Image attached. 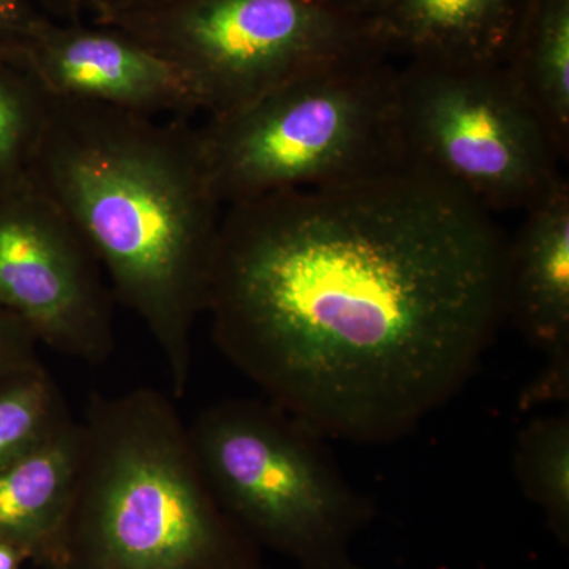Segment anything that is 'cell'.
Segmentation results:
<instances>
[{
  "label": "cell",
  "mask_w": 569,
  "mask_h": 569,
  "mask_svg": "<svg viewBox=\"0 0 569 569\" xmlns=\"http://www.w3.org/2000/svg\"><path fill=\"white\" fill-rule=\"evenodd\" d=\"M496 216L418 168L227 206L206 313L266 400L381 443L448 403L507 318Z\"/></svg>",
  "instance_id": "cell-1"
},
{
  "label": "cell",
  "mask_w": 569,
  "mask_h": 569,
  "mask_svg": "<svg viewBox=\"0 0 569 569\" xmlns=\"http://www.w3.org/2000/svg\"><path fill=\"white\" fill-rule=\"evenodd\" d=\"M32 176L148 329L181 400L224 211L197 127L50 97Z\"/></svg>",
  "instance_id": "cell-2"
},
{
  "label": "cell",
  "mask_w": 569,
  "mask_h": 569,
  "mask_svg": "<svg viewBox=\"0 0 569 569\" xmlns=\"http://www.w3.org/2000/svg\"><path fill=\"white\" fill-rule=\"evenodd\" d=\"M77 486L51 569H264L213 497L173 396L93 395Z\"/></svg>",
  "instance_id": "cell-3"
},
{
  "label": "cell",
  "mask_w": 569,
  "mask_h": 569,
  "mask_svg": "<svg viewBox=\"0 0 569 569\" xmlns=\"http://www.w3.org/2000/svg\"><path fill=\"white\" fill-rule=\"evenodd\" d=\"M223 208L403 167L397 67L370 58L307 74L197 127Z\"/></svg>",
  "instance_id": "cell-4"
},
{
  "label": "cell",
  "mask_w": 569,
  "mask_h": 569,
  "mask_svg": "<svg viewBox=\"0 0 569 569\" xmlns=\"http://www.w3.org/2000/svg\"><path fill=\"white\" fill-rule=\"evenodd\" d=\"M201 473L260 549L299 569H366L359 535L376 509L316 429L269 400L224 399L187 425Z\"/></svg>",
  "instance_id": "cell-5"
},
{
  "label": "cell",
  "mask_w": 569,
  "mask_h": 569,
  "mask_svg": "<svg viewBox=\"0 0 569 569\" xmlns=\"http://www.w3.org/2000/svg\"><path fill=\"white\" fill-rule=\"evenodd\" d=\"M107 26L181 70L208 118L307 74L388 58L372 22L316 0H149Z\"/></svg>",
  "instance_id": "cell-6"
},
{
  "label": "cell",
  "mask_w": 569,
  "mask_h": 569,
  "mask_svg": "<svg viewBox=\"0 0 569 569\" xmlns=\"http://www.w3.org/2000/svg\"><path fill=\"white\" fill-rule=\"evenodd\" d=\"M397 118L406 164L492 216L526 211L563 179L556 146L503 67L406 62Z\"/></svg>",
  "instance_id": "cell-7"
},
{
  "label": "cell",
  "mask_w": 569,
  "mask_h": 569,
  "mask_svg": "<svg viewBox=\"0 0 569 569\" xmlns=\"http://www.w3.org/2000/svg\"><path fill=\"white\" fill-rule=\"evenodd\" d=\"M103 269L33 176L0 190V309L67 358L103 365L116 348Z\"/></svg>",
  "instance_id": "cell-8"
},
{
  "label": "cell",
  "mask_w": 569,
  "mask_h": 569,
  "mask_svg": "<svg viewBox=\"0 0 569 569\" xmlns=\"http://www.w3.org/2000/svg\"><path fill=\"white\" fill-rule=\"evenodd\" d=\"M0 59L28 74L51 99L149 118L186 119L201 112L182 71L114 26L47 17Z\"/></svg>",
  "instance_id": "cell-9"
},
{
  "label": "cell",
  "mask_w": 569,
  "mask_h": 569,
  "mask_svg": "<svg viewBox=\"0 0 569 569\" xmlns=\"http://www.w3.org/2000/svg\"><path fill=\"white\" fill-rule=\"evenodd\" d=\"M507 318L546 358L523 403L569 392V186L567 179L526 209L508 249Z\"/></svg>",
  "instance_id": "cell-10"
},
{
  "label": "cell",
  "mask_w": 569,
  "mask_h": 569,
  "mask_svg": "<svg viewBox=\"0 0 569 569\" xmlns=\"http://www.w3.org/2000/svg\"><path fill=\"white\" fill-rule=\"evenodd\" d=\"M527 7L529 0H392L372 28L389 59L503 67Z\"/></svg>",
  "instance_id": "cell-11"
},
{
  "label": "cell",
  "mask_w": 569,
  "mask_h": 569,
  "mask_svg": "<svg viewBox=\"0 0 569 569\" xmlns=\"http://www.w3.org/2000/svg\"><path fill=\"white\" fill-rule=\"evenodd\" d=\"M81 426L69 417L28 452L0 468V542L29 561L54 565L73 501Z\"/></svg>",
  "instance_id": "cell-12"
},
{
  "label": "cell",
  "mask_w": 569,
  "mask_h": 569,
  "mask_svg": "<svg viewBox=\"0 0 569 569\" xmlns=\"http://www.w3.org/2000/svg\"><path fill=\"white\" fill-rule=\"evenodd\" d=\"M509 81L542 123L561 160L569 151V0H529L511 54Z\"/></svg>",
  "instance_id": "cell-13"
},
{
  "label": "cell",
  "mask_w": 569,
  "mask_h": 569,
  "mask_svg": "<svg viewBox=\"0 0 569 569\" xmlns=\"http://www.w3.org/2000/svg\"><path fill=\"white\" fill-rule=\"evenodd\" d=\"M515 471L523 496L545 516L550 535L569 545V417L531 419L520 430Z\"/></svg>",
  "instance_id": "cell-14"
},
{
  "label": "cell",
  "mask_w": 569,
  "mask_h": 569,
  "mask_svg": "<svg viewBox=\"0 0 569 569\" xmlns=\"http://www.w3.org/2000/svg\"><path fill=\"white\" fill-rule=\"evenodd\" d=\"M69 408L41 362L0 376V468L50 436Z\"/></svg>",
  "instance_id": "cell-15"
},
{
  "label": "cell",
  "mask_w": 569,
  "mask_h": 569,
  "mask_svg": "<svg viewBox=\"0 0 569 569\" xmlns=\"http://www.w3.org/2000/svg\"><path fill=\"white\" fill-rule=\"evenodd\" d=\"M48 107L50 97L0 59V190L32 174Z\"/></svg>",
  "instance_id": "cell-16"
},
{
  "label": "cell",
  "mask_w": 569,
  "mask_h": 569,
  "mask_svg": "<svg viewBox=\"0 0 569 569\" xmlns=\"http://www.w3.org/2000/svg\"><path fill=\"white\" fill-rule=\"evenodd\" d=\"M146 2L149 0H32L33 6L51 20L93 24H107L123 11Z\"/></svg>",
  "instance_id": "cell-17"
},
{
  "label": "cell",
  "mask_w": 569,
  "mask_h": 569,
  "mask_svg": "<svg viewBox=\"0 0 569 569\" xmlns=\"http://www.w3.org/2000/svg\"><path fill=\"white\" fill-rule=\"evenodd\" d=\"M32 332L17 318L0 309V376L39 365Z\"/></svg>",
  "instance_id": "cell-18"
},
{
  "label": "cell",
  "mask_w": 569,
  "mask_h": 569,
  "mask_svg": "<svg viewBox=\"0 0 569 569\" xmlns=\"http://www.w3.org/2000/svg\"><path fill=\"white\" fill-rule=\"evenodd\" d=\"M43 18L32 0H0V56L20 43Z\"/></svg>",
  "instance_id": "cell-19"
},
{
  "label": "cell",
  "mask_w": 569,
  "mask_h": 569,
  "mask_svg": "<svg viewBox=\"0 0 569 569\" xmlns=\"http://www.w3.org/2000/svg\"><path fill=\"white\" fill-rule=\"evenodd\" d=\"M316 2L337 13L372 22L391 6L392 0H316Z\"/></svg>",
  "instance_id": "cell-20"
},
{
  "label": "cell",
  "mask_w": 569,
  "mask_h": 569,
  "mask_svg": "<svg viewBox=\"0 0 569 569\" xmlns=\"http://www.w3.org/2000/svg\"><path fill=\"white\" fill-rule=\"evenodd\" d=\"M26 561H29L28 557L21 550L0 542V569H22Z\"/></svg>",
  "instance_id": "cell-21"
}]
</instances>
